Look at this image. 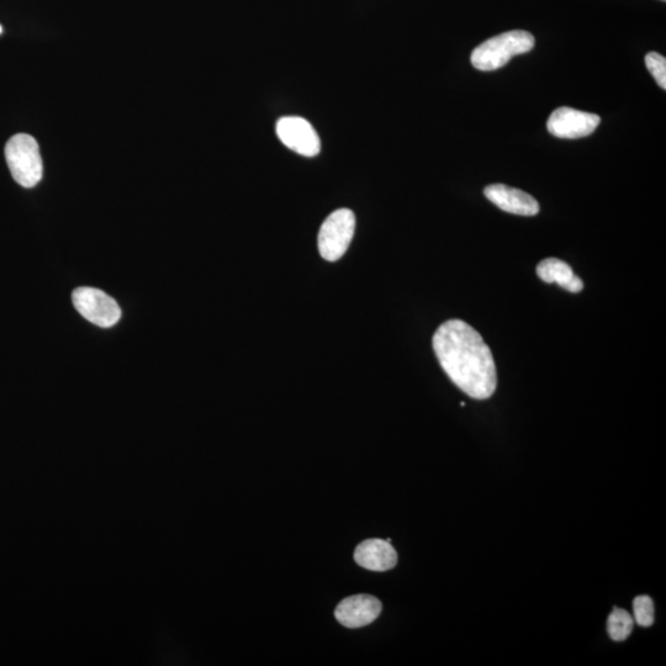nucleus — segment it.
Masks as SVG:
<instances>
[{
    "instance_id": "obj_1",
    "label": "nucleus",
    "mask_w": 666,
    "mask_h": 666,
    "mask_svg": "<svg viewBox=\"0 0 666 666\" xmlns=\"http://www.w3.org/2000/svg\"><path fill=\"white\" fill-rule=\"evenodd\" d=\"M433 350L449 379L470 398L489 399L498 387L493 353L483 337L462 320L444 322L433 336Z\"/></svg>"
},
{
    "instance_id": "obj_2",
    "label": "nucleus",
    "mask_w": 666,
    "mask_h": 666,
    "mask_svg": "<svg viewBox=\"0 0 666 666\" xmlns=\"http://www.w3.org/2000/svg\"><path fill=\"white\" fill-rule=\"evenodd\" d=\"M535 37L527 31L515 30L500 34L479 45L472 54V65L479 71L499 70L518 55L535 47Z\"/></svg>"
},
{
    "instance_id": "obj_3",
    "label": "nucleus",
    "mask_w": 666,
    "mask_h": 666,
    "mask_svg": "<svg viewBox=\"0 0 666 666\" xmlns=\"http://www.w3.org/2000/svg\"><path fill=\"white\" fill-rule=\"evenodd\" d=\"M5 160L14 181L24 188H34L44 174L40 148L33 136L18 134L5 146Z\"/></svg>"
},
{
    "instance_id": "obj_4",
    "label": "nucleus",
    "mask_w": 666,
    "mask_h": 666,
    "mask_svg": "<svg viewBox=\"0 0 666 666\" xmlns=\"http://www.w3.org/2000/svg\"><path fill=\"white\" fill-rule=\"evenodd\" d=\"M356 230V216L350 209H340L322 224L319 232V251L322 258L336 262L350 247Z\"/></svg>"
},
{
    "instance_id": "obj_5",
    "label": "nucleus",
    "mask_w": 666,
    "mask_h": 666,
    "mask_svg": "<svg viewBox=\"0 0 666 666\" xmlns=\"http://www.w3.org/2000/svg\"><path fill=\"white\" fill-rule=\"evenodd\" d=\"M74 308L92 324L103 329L118 324L121 310L118 303L102 290L78 288L72 294Z\"/></svg>"
},
{
    "instance_id": "obj_6",
    "label": "nucleus",
    "mask_w": 666,
    "mask_h": 666,
    "mask_svg": "<svg viewBox=\"0 0 666 666\" xmlns=\"http://www.w3.org/2000/svg\"><path fill=\"white\" fill-rule=\"evenodd\" d=\"M277 135L285 146L298 155L315 157L321 150V141L313 125L299 116H287L278 120Z\"/></svg>"
},
{
    "instance_id": "obj_7",
    "label": "nucleus",
    "mask_w": 666,
    "mask_h": 666,
    "mask_svg": "<svg viewBox=\"0 0 666 666\" xmlns=\"http://www.w3.org/2000/svg\"><path fill=\"white\" fill-rule=\"evenodd\" d=\"M600 123L599 115L564 107L553 111L547 129L559 139H581L591 135Z\"/></svg>"
},
{
    "instance_id": "obj_8",
    "label": "nucleus",
    "mask_w": 666,
    "mask_h": 666,
    "mask_svg": "<svg viewBox=\"0 0 666 666\" xmlns=\"http://www.w3.org/2000/svg\"><path fill=\"white\" fill-rule=\"evenodd\" d=\"M382 612V602L370 595H354L340 602L335 615L342 626L361 628L373 623Z\"/></svg>"
},
{
    "instance_id": "obj_9",
    "label": "nucleus",
    "mask_w": 666,
    "mask_h": 666,
    "mask_svg": "<svg viewBox=\"0 0 666 666\" xmlns=\"http://www.w3.org/2000/svg\"><path fill=\"white\" fill-rule=\"evenodd\" d=\"M484 194L491 203L506 213L521 216H535L539 213L537 200L523 190L504 184H491L485 188Z\"/></svg>"
},
{
    "instance_id": "obj_10",
    "label": "nucleus",
    "mask_w": 666,
    "mask_h": 666,
    "mask_svg": "<svg viewBox=\"0 0 666 666\" xmlns=\"http://www.w3.org/2000/svg\"><path fill=\"white\" fill-rule=\"evenodd\" d=\"M354 559L364 569L372 572H388L398 563V554L390 542L383 539H368L356 548Z\"/></svg>"
},
{
    "instance_id": "obj_11",
    "label": "nucleus",
    "mask_w": 666,
    "mask_h": 666,
    "mask_svg": "<svg viewBox=\"0 0 666 666\" xmlns=\"http://www.w3.org/2000/svg\"><path fill=\"white\" fill-rule=\"evenodd\" d=\"M538 277L547 284L557 283L559 287L570 293H580L584 289V282L576 277L572 267L558 258L544 259L537 266Z\"/></svg>"
},
{
    "instance_id": "obj_12",
    "label": "nucleus",
    "mask_w": 666,
    "mask_h": 666,
    "mask_svg": "<svg viewBox=\"0 0 666 666\" xmlns=\"http://www.w3.org/2000/svg\"><path fill=\"white\" fill-rule=\"evenodd\" d=\"M607 631L615 642H623L631 636L633 631V618L625 610L613 609L607 621Z\"/></svg>"
},
{
    "instance_id": "obj_13",
    "label": "nucleus",
    "mask_w": 666,
    "mask_h": 666,
    "mask_svg": "<svg viewBox=\"0 0 666 666\" xmlns=\"http://www.w3.org/2000/svg\"><path fill=\"white\" fill-rule=\"evenodd\" d=\"M634 618L639 626L650 627L654 622V602L647 595L636 597L633 602Z\"/></svg>"
},
{
    "instance_id": "obj_14",
    "label": "nucleus",
    "mask_w": 666,
    "mask_h": 666,
    "mask_svg": "<svg viewBox=\"0 0 666 666\" xmlns=\"http://www.w3.org/2000/svg\"><path fill=\"white\" fill-rule=\"evenodd\" d=\"M646 65L658 86L666 89V58L657 52H649L646 56Z\"/></svg>"
},
{
    "instance_id": "obj_15",
    "label": "nucleus",
    "mask_w": 666,
    "mask_h": 666,
    "mask_svg": "<svg viewBox=\"0 0 666 666\" xmlns=\"http://www.w3.org/2000/svg\"><path fill=\"white\" fill-rule=\"evenodd\" d=\"M2 33H3V28L2 25H0V35H2Z\"/></svg>"
},
{
    "instance_id": "obj_16",
    "label": "nucleus",
    "mask_w": 666,
    "mask_h": 666,
    "mask_svg": "<svg viewBox=\"0 0 666 666\" xmlns=\"http://www.w3.org/2000/svg\"><path fill=\"white\" fill-rule=\"evenodd\" d=\"M663 2H665V0H663Z\"/></svg>"
}]
</instances>
